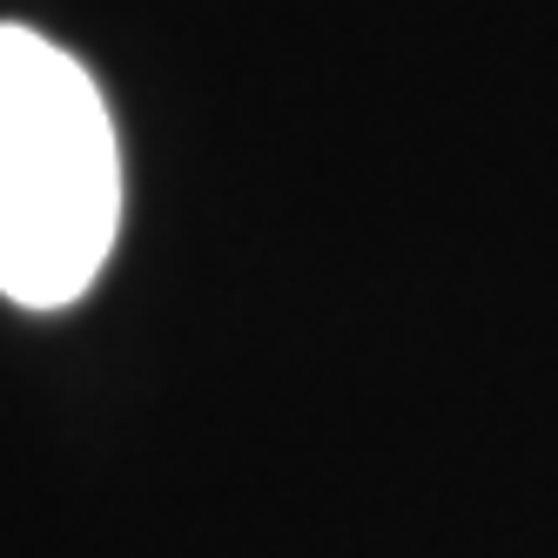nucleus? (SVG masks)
I'll return each mask as SVG.
<instances>
[{"instance_id":"1","label":"nucleus","mask_w":558,"mask_h":558,"mask_svg":"<svg viewBox=\"0 0 558 558\" xmlns=\"http://www.w3.org/2000/svg\"><path fill=\"white\" fill-rule=\"evenodd\" d=\"M122 229V148L95 74L34 27H0V296L68 310Z\"/></svg>"}]
</instances>
